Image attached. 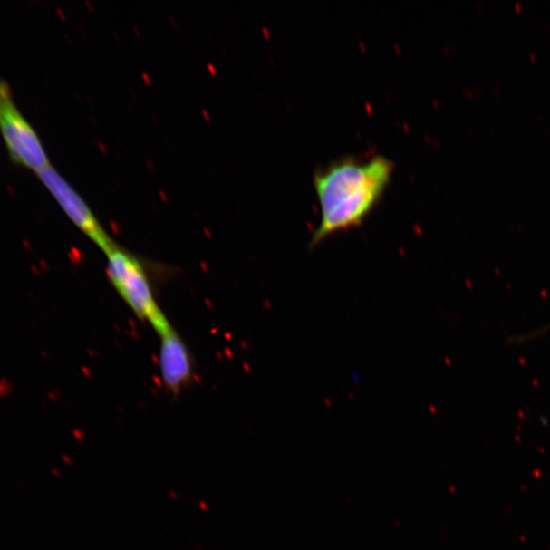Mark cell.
I'll return each instance as SVG.
<instances>
[{
    "mask_svg": "<svg viewBox=\"0 0 550 550\" xmlns=\"http://www.w3.org/2000/svg\"><path fill=\"white\" fill-rule=\"evenodd\" d=\"M395 163L387 156L361 160L343 159L316 172L314 188L320 221L311 247L336 233L360 227L380 204Z\"/></svg>",
    "mask_w": 550,
    "mask_h": 550,
    "instance_id": "6da1fadb",
    "label": "cell"
},
{
    "mask_svg": "<svg viewBox=\"0 0 550 550\" xmlns=\"http://www.w3.org/2000/svg\"><path fill=\"white\" fill-rule=\"evenodd\" d=\"M104 254L111 283L130 309L138 318L150 323L159 336L170 332L174 327L154 297L143 262L117 243Z\"/></svg>",
    "mask_w": 550,
    "mask_h": 550,
    "instance_id": "7a4b0ae2",
    "label": "cell"
},
{
    "mask_svg": "<svg viewBox=\"0 0 550 550\" xmlns=\"http://www.w3.org/2000/svg\"><path fill=\"white\" fill-rule=\"evenodd\" d=\"M0 135L15 166L38 172L52 166L43 141L16 105L13 90L0 79Z\"/></svg>",
    "mask_w": 550,
    "mask_h": 550,
    "instance_id": "3957f363",
    "label": "cell"
},
{
    "mask_svg": "<svg viewBox=\"0 0 550 550\" xmlns=\"http://www.w3.org/2000/svg\"><path fill=\"white\" fill-rule=\"evenodd\" d=\"M40 182L51 193L65 215L81 232H83L103 253L116 243L96 218L92 208L65 179L52 166L37 174Z\"/></svg>",
    "mask_w": 550,
    "mask_h": 550,
    "instance_id": "277c9868",
    "label": "cell"
},
{
    "mask_svg": "<svg viewBox=\"0 0 550 550\" xmlns=\"http://www.w3.org/2000/svg\"><path fill=\"white\" fill-rule=\"evenodd\" d=\"M159 371L164 387L170 392L182 391L192 381L190 351L174 328L160 336Z\"/></svg>",
    "mask_w": 550,
    "mask_h": 550,
    "instance_id": "5b68a950",
    "label": "cell"
}]
</instances>
